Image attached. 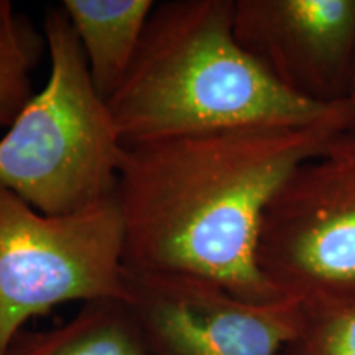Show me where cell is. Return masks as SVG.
<instances>
[{"instance_id": "12", "label": "cell", "mask_w": 355, "mask_h": 355, "mask_svg": "<svg viewBox=\"0 0 355 355\" xmlns=\"http://www.w3.org/2000/svg\"><path fill=\"white\" fill-rule=\"evenodd\" d=\"M347 101L355 107V58H354V66H352V74H350V86H349V96Z\"/></svg>"}, {"instance_id": "2", "label": "cell", "mask_w": 355, "mask_h": 355, "mask_svg": "<svg viewBox=\"0 0 355 355\" xmlns=\"http://www.w3.org/2000/svg\"><path fill=\"white\" fill-rule=\"evenodd\" d=\"M235 0L157 3L139 53L107 101L123 145L254 125H298L339 109L279 86L234 33Z\"/></svg>"}, {"instance_id": "10", "label": "cell", "mask_w": 355, "mask_h": 355, "mask_svg": "<svg viewBox=\"0 0 355 355\" xmlns=\"http://www.w3.org/2000/svg\"><path fill=\"white\" fill-rule=\"evenodd\" d=\"M46 40L33 21L0 0V128H8L33 97L32 74Z\"/></svg>"}, {"instance_id": "3", "label": "cell", "mask_w": 355, "mask_h": 355, "mask_svg": "<svg viewBox=\"0 0 355 355\" xmlns=\"http://www.w3.org/2000/svg\"><path fill=\"white\" fill-rule=\"evenodd\" d=\"M50 76L0 139V186L46 216L112 198L125 152L63 7L44 12Z\"/></svg>"}, {"instance_id": "4", "label": "cell", "mask_w": 355, "mask_h": 355, "mask_svg": "<svg viewBox=\"0 0 355 355\" xmlns=\"http://www.w3.org/2000/svg\"><path fill=\"white\" fill-rule=\"evenodd\" d=\"M127 301L123 224L115 194L46 216L0 186V355L30 319L58 304Z\"/></svg>"}, {"instance_id": "6", "label": "cell", "mask_w": 355, "mask_h": 355, "mask_svg": "<svg viewBox=\"0 0 355 355\" xmlns=\"http://www.w3.org/2000/svg\"><path fill=\"white\" fill-rule=\"evenodd\" d=\"M127 309L145 355H282L301 304L252 303L209 279L125 268Z\"/></svg>"}, {"instance_id": "9", "label": "cell", "mask_w": 355, "mask_h": 355, "mask_svg": "<svg viewBox=\"0 0 355 355\" xmlns=\"http://www.w3.org/2000/svg\"><path fill=\"white\" fill-rule=\"evenodd\" d=\"M6 355H145L125 301L83 303L68 321L44 331L21 329Z\"/></svg>"}, {"instance_id": "11", "label": "cell", "mask_w": 355, "mask_h": 355, "mask_svg": "<svg viewBox=\"0 0 355 355\" xmlns=\"http://www.w3.org/2000/svg\"><path fill=\"white\" fill-rule=\"evenodd\" d=\"M282 355H355V304L303 308Z\"/></svg>"}, {"instance_id": "8", "label": "cell", "mask_w": 355, "mask_h": 355, "mask_svg": "<svg viewBox=\"0 0 355 355\" xmlns=\"http://www.w3.org/2000/svg\"><path fill=\"white\" fill-rule=\"evenodd\" d=\"M153 0H63L61 7L76 32L92 83L107 102L139 53Z\"/></svg>"}, {"instance_id": "5", "label": "cell", "mask_w": 355, "mask_h": 355, "mask_svg": "<svg viewBox=\"0 0 355 355\" xmlns=\"http://www.w3.org/2000/svg\"><path fill=\"white\" fill-rule=\"evenodd\" d=\"M257 265L279 298L303 308L355 304V127L296 168L266 204Z\"/></svg>"}, {"instance_id": "7", "label": "cell", "mask_w": 355, "mask_h": 355, "mask_svg": "<svg viewBox=\"0 0 355 355\" xmlns=\"http://www.w3.org/2000/svg\"><path fill=\"white\" fill-rule=\"evenodd\" d=\"M234 33L291 94L319 105L347 101L355 0H235Z\"/></svg>"}, {"instance_id": "1", "label": "cell", "mask_w": 355, "mask_h": 355, "mask_svg": "<svg viewBox=\"0 0 355 355\" xmlns=\"http://www.w3.org/2000/svg\"><path fill=\"white\" fill-rule=\"evenodd\" d=\"M355 127L345 101L321 121L163 137L127 145L117 178L130 272L209 279L239 298H279L257 265L266 204L300 165Z\"/></svg>"}]
</instances>
